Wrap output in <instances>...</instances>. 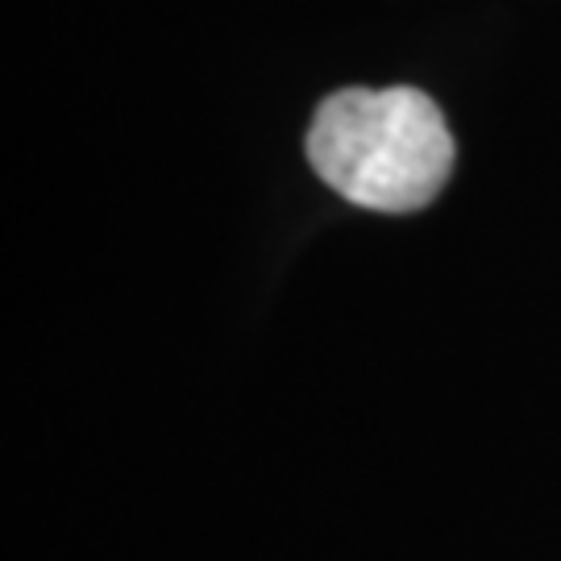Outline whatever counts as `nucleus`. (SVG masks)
<instances>
[{
    "mask_svg": "<svg viewBox=\"0 0 561 561\" xmlns=\"http://www.w3.org/2000/svg\"><path fill=\"white\" fill-rule=\"evenodd\" d=\"M308 162L370 213H416L454 171V134L421 88H345L308 125Z\"/></svg>",
    "mask_w": 561,
    "mask_h": 561,
    "instance_id": "1",
    "label": "nucleus"
}]
</instances>
